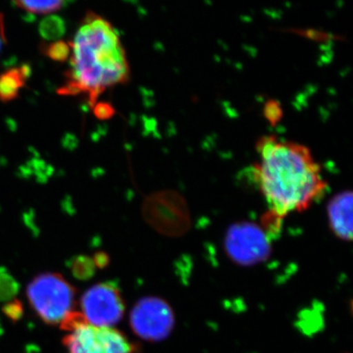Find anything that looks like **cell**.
<instances>
[{"instance_id":"6da1fadb","label":"cell","mask_w":353,"mask_h":353,"mask_svg":"<svg viewBox=\"0 0 353 353\" xmlns=\"http://www.w3.org/2000/svg\"><path fill=\"white\" fill-rule=\"evenodd\" d=\"M256 152L253 175L270 214L284 220L290 213L307 210L326 194L328 183L307 146L264 136L256 143Z\"/></svg>"},{"instance_id":"7a4b0ae2","label":"cell","mask_w":353,"mask_h":353,"mask_svg":"<svg viewBox=\"0 0 353 353\" xmlns=\"http://www.w3.org/2000/svg\"><path fill=\"white\" fill-rule=\"evenodd\" d=\"M70 46V69L58 94H87L94 106L104 90L129 81L131 71L119 34L99 14H85Z\"/></svg>"},{"instance_id":"3957f363","label":"cell","mask_w":353,"mask_h":353,"mask_svg":"<svg viewBox=\"0 0 353 353\" xmlns=\"http://www.w3.org/2000/svg\"><path fill=\"white\" fill-rule=\"evenodd\" d=\"M27 296L44 323L57 325L73 307L76 289L60 274L44 273L32 279Z\"/></svg>"},{"instance_id":"277c9868","label":"cell","mask_w":353,"mask_h":353,"mask_svg":"<svg viewBox=\"0 0 353 353\" xmlns=\"http://www.w3.org/2000/svg\"><path fill=\"white\" fill-rule=\"evenodd\" d=\"M228 257L240 266L262 263L271 254V240L254 223L239 222L228 229L224 240Z\"/></svg>"},{"instance_id":"5b68a950","label":"cell","mask_w":353,"mask_h":353,"mask_svg":"<svg viewBox=\"0 0 353 353\" xmlns=\"http://www.w3.org/2000/svg\"><path fill=\"white\" fill-rule=\"evenodd\" d=\"M132 331L152 343L164 341L175 326V314L170 304L160 297L148 296L134 304L130 314Z\"/></svg>"},{"instance_id":"8992f818","label":"cell","mask_w":353,"mask_h":353,"mask_svg":"<svg viewBox=\"0 0 353 353\" xmlns=\"http://www.w3.org/2000/svg\"><path fill=\"white\" fill-rule=\"evenodd\" d=\"M83 314L92 326L110 328L125 314V303L120 290L113 283L92 285L81 299Z\"/></svg>"},{"instance_id":"52a82bcc","label":"cell","mask_w":353,"mask_h":353,"mask_svg":"<svg viewBox=\"0 0 353 353\" xmlns=\"http://www.w3.org/2000/svg\"><path fill=\"white\" fill-rule=\"evenodd\" d=\"M69 353H136L124 334L111 328L87 325L63 339Z\"/></svg>"},{"instance_id":"ba28073f","label":"cell","mask_w":353,"mask_h":353,"mask_svg":"<svg viewBox=\"0 0 353 353\" xmlns=\"http://www.w3.org/2000/svg\"><path fill=\"white\" fill-rule=\"evenodd\" d=\"M352 192L345 190L330 201L327 213L330 228L341 241L352 239Z\"/></svg>"},{"instance_id":"9c48e42d","label":"cell","mask_w":353,"mask_h":353,"mask_svg":"<svg viewBox=\"0 0 353 353\" xmlns=\"http://www.w3.org/2000/svg\"><path fill=\"white\" fill-rule=\"evenodd\" d=\"M30 73L31 69L27 65L3 72L0 75V101L6 103L17 99Z\"/></svg>"},{"instance_id":"30bf717a","label":"cell","mask_w":353,"mask_h":353,"mask_svg":"<svg viewBox=\"0 0 353 353\" xmlns=\"http://www.w3.org/2000/svg\"><path fill=\"white\" fill-rule=\"evenodd\" d=\"M21 10L32 15H48L63 8L67 0H12Z\"/></svg>"},{"instance_id":"8fae6325","label":"cell","mask_w":353,"mask_h":353,"mask_svg":"<svg viewBox=\"0 0 353 353\" xmlns=\"http://www.w3.org/2000/svg\"><path fill=\"white\" fill-rule=\"evenodd\" d=\"M70 270L72 275L80 281H88L94 277L97 267L92 257L87 255H77L70 260Z\"/></svg>"},{"instance_id":"7c38bea8","label":"cell","mask_w":353,"mask_h":353,"mask_svg":"<svg viewBox=\"0 0 353 353\" xmlns=\"http://www.w3.org/2000/svg\"><path fill=\"white\" fill-rule=\"evenodd\" d=\"M20 290L19 283L4 267H0V303L14 299Z\"/></svg>"},{"instance_id":"4fadbf2b","label":"cell","mask_w":353,"mask_h":353,"mask_svg":"<svg viewBox=\"0 0 353 353\" xmlns=\"http://www.w3.org/2000/svg\"><path fill=\"white\" fill-rule=\"evenodd\" d=\"M41 51L44 55L55 62H64L71 54L70 43L63 41H55L53 43L43 44Z\"/></svg>"},{"instance_id":"5bb4252c","label":"cell","mask_w":353,"mask_h":353,"mask_svg":"<svg viewBox=\"0 0 353 353\" xmlns=\"http://www.w3.org/2000/svg\"><path fill=\"white\" fill-rule=\"evenodd\" d=\"M87 325H88L87 318L85 317L83 313L70 311L68 314L65 316L63 320L60 322V328L64 330V331L73 333V332L83 328Z\"/></svg>"},{"instance_id":"9a60e30c","label":"cell","mask_w":353,"mask_h":353,"mask_svg":"<svg viewBox=\"0 0 353 353\" xmlns=\"http://www.w3.org/2000/svg\"><path fill=\"white\" fill-rule=\"evenodd\" d=\"M63 26L62 23H57L55 19L46 20V23L41 25V34L48 41H57L63 34Z\"/></svg>"},{"instance_id":"2e32d148","label":"cell","mask_w":353,"mask_h":353,"mask_svg":"<svg viewBox=\"0 0 353 353\" xmlns=\"http://www.w3.org/2000/svg\"><path fill=\"white\" fill-rule=\"evenodd\" d=\"M2 312L12 322H18L24 316V307L19 299H14L12 301H7L6 305L2 307Z\"/></svg>"},{"instance_id":"e0dca14e","label":"cell","mask_w":353,"mask_h":353,"mask_svg":"<svg viewBox=\"0 0 353 353\" xmlns=\"http://www.w3.org/2000/svg\"><path fill=\"white\" fill-rule=\"evenodd\" d=\"M115 108L109 102H97L94 105V114L99 120L111 119L115 115Z\"/></svg>"},{"instance_id":"ac0fdd59","label":"cell","mask_w":353,"mask_h":353,"mask_svg":"<svg viewBox=\"0 0 353 353\" xmlns=\"http://www.w3.org/2000/svg\"><path fill=\"white\" fill-rule=\"evenodd\" d=\"M92 260H94L97 268H105V267H108L109 263H110V257H109L108 253L104 252L95 253L94 257H92Z\"/></svg>"},{"instance_id":"d6986e66","label":"cell","mask_w":353,"mask_h":353,"mask_svg":"<svg viewBox=\"0 0 353 353\" xmlns=\"http://www.w3.org/2000/svg\"><path fill=\"white\" fill-rule=\"evenodd\" d=\"M0 50H1V39H0Z\"/></svg>"}]
</instances>
